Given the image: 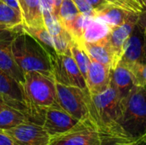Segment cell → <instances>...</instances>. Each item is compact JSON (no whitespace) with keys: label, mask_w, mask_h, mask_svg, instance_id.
<instances>
[{"label":"cell","mask_w":146,"mask_h":145,"mask_svg":"<svg viewBox=\"0 0 146 145\" xmlns=\"http://www.w3.org/2000/svg\"><path fill=\"white\" fill-rule=\"evenodd\" d=\"M111 68L91 59V64L86 79L90 94H98L110 85Z\"/></svg>","instance_id":"14"},{"label":"cell","mask_w":146,"mask_h":145,"mask_svg":"<svg viewBox=\"0 0 146 145\" xmlns=\"http://www.w3.org/2000/svg\"><path fill=\"white\" fill-rule=\"evenodd\" d=\"M6 105H7V104L5 103V102L3 101V99L0 97V110H1L3 108H4Z\"/></svg>","instance_id":"34"},{"label":"cell","mask_w":146,"mask_h":145,"mask_svg":"<svg viewBox=\"0 0 146 145\" xmlns=\"http://www.w3.org/2000/svg\"><path fill=\"white\" fill-rule=\"evenodd\" d=\"M86 1L92 6V8L94 9L95 14H96V12H98V11L101 10L102 9H104L106 5L110 3L106 0H86Z\"/></svg>","instance_id":"30"},{"label":"cell","mask_w":146,"mask_h":145,"mask_svg":"<svg viewBox=\"0 0 146 145\" xmlns=\"http://www.w3.org/2000/svg\"><path fill=\"white\" fill-rule=\"evenodd\" d=\"M80 123L81 121L64 111L59 105H56L46 110L42 126L52 138L73 130Z\"/></svg>","instance_id":"10"},{"label":"cell","mask_w":146,"mask_h":145,"mask_svg":"<svg viewBox=\"0 0 146 145\" xmlns=\"http://www.w3.org/2000/svg\"><path fill=\"white\" fill-rule=\"evenodd\" d=\"M56 86L58 105L78 121L90 123L95 126L99 131L88 89L83 90L76 86L58 83H56Z\"/></svg>","instance_id":"5"},{"label":"cell","mask_w":146,"mask_h":145,"mask_svg":"<svg viewBox=\"0 0 146 145\" xmlns=\"http://www.w3.org/2000/svg\"><path fill=\"white\" fill-rule=\"evenodd\" d=\"M132 74L134 85L146 86V63H136L127 68Z\"/></svg>","instance_id":"26"},{"label":"cell","mask_w":146,"mask_h":145,"mask_svg":"<svg viewBox=\"0 0 146 145\" xmlns=\"http://www.w3.org/2000/svg\"><path fill=\"white\" fill-rule=\"evenodd\" d=\"M0 97L5 103L27 115L22 85L0 69Z\"/></svg>","instance_id":"13"},{"label":"cell","mask_w":146,"mask_h":145,"mask_svg":"<svg viewBox=\"0 0 146 145\" xmlns=\"http://www.w3.org/2000/svg\"><path fill=\"white\" fill-rule=\"evenodd\" d=\"M81 14L95 17V11L86 0H72Z\"/></svg>","instance_id":"28"},{"label":"cell","mask_w":146,"mask_h":145,"mask_svg":"<svg viewBox=\"0 0 146 145\" xmlns=\"http://www.w3.org/2000/svg\"><path fill=\"white\" fill-rule=\"evenodd\" d=\"M139 13L133 12L127 21L121 26L112 27L109 33V43L113 55V63L111 69L115 68L122 56L124 46L138 23Z\"/></svg>","instance_id":"12"},{"label":"cell","mask_w":146,"mask_h":145,"mask_svg":"<svg viewBox=\"0 0 146 145\" xmlns=\"http://www.w3.org/2000/svg\"><path fill=\"white\" fill-rule=\"evenodd\" d=\"M145 51H146V29H145Z\"/></svg>","instance_id":"38"},{"label":"cell","mask_w":146,"mask_h":145,"mask_svg":"<svg viewBox=\"0 0 146 145\" xmlns=\"http://www.w3.org/2000/svg\"><path fill=\"white\" fill-rule=\"evenodd\" d=\"M71 55L76 62L80 71L81 72L83 77L85 79H86L88 70L91 64V58L88 56V54L86 52V50L75 41L73 43V44L70 47Z\"/></svg>","instance_id":"24"},{"label":"cell","mask_w":146,"mask_h":145,"mask_svg":"<svg viewBox=\"0 0 146 145\" xmlns=\"http://www.w3.org/2000/svg\"><path fill=\"white\" fill-rule=\"evenodd\" d=\"M79 44L86 50L91 59L112 68L113 55L109 43V35L97 42H81Z\"/></svg>","instance_id":"15"},{"label":"cell","mask_w":146,"mask_h":145,"mask_svg":"<svg viewBox=\"0 0 146 145\" xmlns=\"http://www.w3.org/2000/svg\"><path fill=\"white\" fill-rule=\"evenodd\" d=\"M55 3H56V9H57V12H58V9H59V7H60V4L62 3V0H54Z\"/></svg>","instance_id":"35"},{"label":"cell","mask_w":146,"mask_h":145,"mask_svg":"<svg viewBox=\"0 0 146 145\" xmlns=\"http://www.w3.org/2000/svg\"><path fill=\"white\" fill-rule=\"evenodd\" d=\"M110 86H112L121 100H123L134 86L130 70L118 64L110 71Z\"/></svg>","instance_id":"16"},{"label":"cell","mask_w":146,"mask_h":145,"mask_svg":"<svg viewBox=\"0 0 146 145\" xmlns=\"http://www.w3.org/2000/svg\"><path fill=\"white\" fill-rule=\"evenodd\" d=\"M22 25L23 19L21 12L0 0V31L16 29Z\"/></svg>","instance_id":"19"},{"label":"cell","mask_w":146,"mask_h":145,"mask_svg":"<svg viewBox=\"0 0 146 145\" xmlns=\"http://www.w3.org/2000/svg\"><path fill=\"white\" fill-rule=\"evenodd\" d=\"M21 27L0 31V69L21 84L24 82V73L14 58L12 42L15 34Z\"/></svg>","instance_id":"9"},{"label":"cell","mask_w":146,"mask_h":145,"mask_svg":"<svg viewBox=\"0 0 146 145\" xmlns=\"http://www.w3.org/2000/svg\"><path fill=\"white\" fill-rule=\"evenodd\" d=\"M39 2H40V5H41L42 9L49 10L55 16H56L57 9H56V3H55L54 0H39Z\"/></svg>","instance_id":"29"},{"label":"cell","mask_w":146,"mask_h":145,"mask_svg":"<svg viewBox=\"0 0 146 145\" xmlns=\"http://www.w3.org/2000/svg\"><path fill=\"white\" fill-rule=\"evenodd\" d=\"M120 126L127 142L140 143L146 137V88L134 85L122 100Z\"/></svg>","instance_id":"3"},{"label":"cell","mask_w":146,"mask_h":145,"mask_svg":"<svg viewBox=\"0 0 146 145\" xmlns=\"http://www.w3.org/2000/svg\"><path fill=\"white\" fill-rule=\"evenodd\" d=\"M136 1H137V2H138V3H139V5L141 6V4H142V3H144V2H145V0H136Z\"/></svg>","instance_id":"36"},{"label":"cell","mask_w":146,"mask_h":145,"mask_svg":"<svg viewBox=\"0 0 146 145\" xmlns=\"http://www.w3.org/2000/svg\"><path fill=\"white\" fill-rule=\"evenodd\" d=\"M21 85L29 121L42 125L46 110L58 105L55 79L38 72L30 71L24 74Z\"/></svg>","instance_id":"1"},{"label":"cell","mask_w":146,"mask_h":145,"mask_svg":"<svg viewBox=\"0 0 146 145\" xmlns=\"http://www.w3.org/2000/svg\"><path fill=\"white\" fill-rule=\"evenodd\" d=\"M106 139L95 126L81 122L73 130L50 138L49 145H104Z\"/></svg>","instance_id":"6"},{"label":"cell","mask_w":146,"mask_h":145,"mask_svg":"<svg viewBox=\"0 0 146 145\" xmlns=\"http://www.w3.org/2000/svg\"><path fill=\"white\" fill-rule=\"evenodd\" d=\"M0 145H14L9 136L2 130H0Z\"/></svg>","instance_id":"32"},{"label":"cell","mask_w":146,"mask_h":145,"mask_svg":"<svg viewBox=\"0 0 146 145\" xmlns=\"http://www.w3.org/2000/svg\"><path fill=\"white\" fill-rule=\"evenodd\" d=\"M2 1H3L5 3H7L8 5H9V6L12 7L13 9H16V10H18V11L21 12L18 0H2Z\"/></svg>","instance_id":"33"},{"label":"cell","mask_w":146,"mask_h":145,"mask_svg":"<svg viewBox=\"0 0 146 145\" xmlns=\"http://www.w3.org/2000/svg\"><path fill=\"white\" fill-rule=\"evenodd\" d=\"M92 18H93L92 16H89V15L80 13L75 18V20L68 26L67 30L70 32L74 40L76 43L80 44L82 41V37H83L85 29Z\"/></svg>","instance_id":"25"},{"label":"cell","mask_w":146,"mask_h":145,"mask_svg":"<svg viewBox=\"0 0 146 145\" xmlns=\"http://www.w3.org/2000/svg\"><path fill=\"white\" fill-rule=\"evenodd\" d=\"M134 11L109 3L101 10L96 12L95 17L109 25L111 28L125 23Z\"/></svg>","instance_id":"17"},{"label":"cell","mask_w":146,"mask_h":145,"mask_svg":"<svg viewBox=\"0 0 146 145\" xmlns=\"http://www.w3.org/2000/svg\"><path fill=\"white\" fill-rule=\"evenodd\" d=\"M106 1H108L109 3L114 5L127 9L131 11L138 12V13L141 9V6L139 5V3L134 0H106Z\"/></svg>","instance_id":"27"},{"label":"cell","mask_w":146,"mask_h":145,"mask_svg":"<svg viewBox=\"0 0 146 145\" xmlns=\"http://www.w3.org/2000/svg\"><path fill=\"white\" fill-rule=\"evenodd\" d=\"M53 72L56 83L87 89L86 79L74 62L71 51L67 54H56L53 57Z\"/></svg>","instance_id":"7"},{"label":"cell","mask_w":146,"mask_h":145,"mask_svg":"<svg viewBox=\"0 0 146 145\" xmlns=\"http://www.w3.org/2000/svg\"><path fill=\"white\" fill-rule=\"evenodd\" d=\"M27 121H30L27 115L21 110L8 105L0 110V130L2 131L11 129Z\"/></svg>","instance_id":"20"},{"label":"cell","mask_w":146,"mask_h":145,"mask_svg":"<svg viewBox=\"0 0 146 145\" xmlns=\"http://www.w3.org/2000/svg\"><path fill=\"white\" fill-rule=\"evenodd\" d=\"M134 1H136V0H134Z\"/></svg>","instance_id":"39"},{"label":"cell","mask_w":146,"mask_h":145,"mask_svg":"<svg viewBox=\"0 0 146 145\" xmlns=\"http://www.w3.org/2000/svg\"><path fill=\"white\" fill-rule=\"evenodd\" d=\"M91 98L100 132L107 138L125 141L120 126L122 100L115 90L110 85L100 93L91 94Z\"/></svg>","instance_id":"4"},{"label":"cell","mask_w":146,"mask_h":145,"mask_svg":"<svg viewBox=\"0 0 146 145\" xmlns=\"http://www.w3.org/2000/svg\"><path fill=\"white\" fill-rule=\"evenodd\" d=\"M138 24L144 29H146V0L141 4V9L139 12Z\"/></svg>","instance_id":"31"},{"label":"cell","mask_w":146,"mask_h":145,"mask_svg":"<svg viewBox=\"0 0 146 145\" xmlns=\"http://www.w3.org/2000/svg\"><path fill=\"white\" fill-rule=\"evenodd\" d=\"M110 29L111 27L105 22L93 17L85 29L81 42L93 43L99 41L109 35Z\"/></svg>","instance_id":"21"},{"label":"cell","mask_w":146,"mask_h":145,"mask_svg":"<svg viewBox=\"0 0 146 145\" xmlns=\"http://www.w3.org/2000/svg\"><path fill=\"white\" fill-rule=\"evenodd\" d=\"M14 145H49L50 137L42 125L27 121L3 131Z\"/></svg>","instance_id":"8"},{"label":"cell","mask_w":146,"mask_h":145,"mask_svg":"<svg viewBox=\"0 0 146 145\" xmlns=\"http://www.w3.org/2000/svg\"><path fill=\"white\" fill-rule=\"evenodd\" d=\"M145 88H146V86H145Z\"/></svg>","instance_id":"40"},{"label":"cell","mask_w":146,"mask_h":145,"mask_svg":"<svg viewBox=\"0 0 146 145\" xmlns=\"http://www.w3.org/2000/svg\"><path fill=\"white\" fill-rule=\"evenodd\" d=\"M23 30L26 31L30 35H32L37 40H38L41 44H43L53 56L56 55L55 51V44H54L53 38L50 34V32H48V30L46 29L45 26H27L23 25Z\"/></svg>","instance_id":"23"},{"label":"cell","mask_w":146,"mask_h":145,"mask_svg":"<svg viewBox=\"0 0 146 145\" xmlns=\"http://www.w3.org/2000/svg\"><path fill=\"white\" fill-rule=\"evenodd\" d=\"M141 143H143L144 144L146 145V137H145V138H143V139H142V141H141Z\"/></svg>","instance_id":"37"},{"label":"cell","mask_w":146,"mask_h":145,"mask_svg":"<svg viewBox=\"0 0 146 145\" xmlns=\"http://www.w3.org/2000/svg\"><path fill=\"white\" fill-rule=\"evenodd\" d=\"M136 63H146L145 29L138 23L127 39L119 64L129 68Z\"/></svg>","instance_id":"11"},{"label":"cell","mask_w":146,"mask_h":145,"mask_svg":"<svg viewBox=\"0 0 146 145\" xmlns=\"http://www.w3.org/2000/svg\"><path fill=\"white\" fill-rule=\"evenodd\" d=\"M23 25L27 26H44L39 0H18Z\"/></svg>","instance_id":"18"},{"label":"cell","mask_w":146,"mask_h":145,"mask_svg":"<svg viewBox=\"0 0 146 145\" xmlns=\"http://www.w3.org/2000/svg\"><path fill=\"white\" fill-rule=\"evenodd\" d=\"M80 14V12L72 0H62L56 18L67 29Z\"/></svg>","instance_id":"22"},{"label":"cell","mask_w":146,"mask_h":145,"mask_svg":"<svg viewBox=\"0 0 146 145\" xmlns=\"http://www.w3.org/2000/svg\"><path fill=\"white\" fill-rule=\"evenodd\" d=\"M12 51L17 65L24 74L36 71L54 79V56L43 44L24 31L23 26L13 39Z\"/></svg>","instance_id":"2"}]
</instances>
